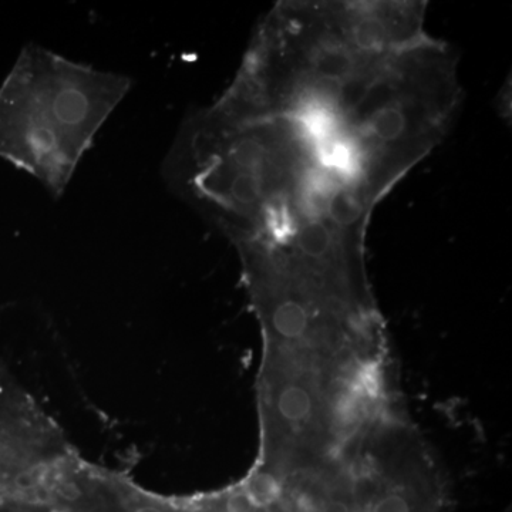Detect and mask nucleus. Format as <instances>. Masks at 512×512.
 I'll return each mask as SVG.
<instances>
[{"label": "nucleus", "mask_w": 512, "mask_h": 512, "mask_svg": "<svg viewBox=\"0 0 512 512\" xmlns=\"http://www.w3.org/2000/svg\"><path fill=\"white\" fill-rule=\"evenodd\" d=\"M423 101L339 70L229 86L178 140V197L237 248L326 269L366 258L377 204L439 146Z\"/></svg>", "instance_id": "f257e3e1"}, {"label": "nucleus", "mask_w": 512, "mask_h": 512, "mask_svg": "<svg viewBox=\"0 0 512 512\" xmlns=\"http://www.w3.org/2000/svg\"><path fill=\"white\" fill-rule=\"evenodd\" d=\"M6 504V495L3 494V491L0 490V510H2L3 507H5Z\"/></svg>", "instance_id": "20e7f679"}, {"label": "nucleus", "mask_w": 512, "mask_h": 512, "mask_svg": "<svg viewBox=\"0 0 512 512\" xmlns=\"http://www.w3.org/2000/svg\"><path fill=\"white\" fill-rule=\"evenodd\" d=\"M130 89L126 76L26 47L0 87V158L62 197Z\"/></svg>", "instance_id": "f03ea898"}, {"label": "nucleus", "mask_w": 512, "mask_h": 512, "mask_svg": "<svg viewBox=\"0 0 512 512\" xmlns=\"http://www.w3.org/2000/svg\"><path fill=\"white\" fill-rule=\"evenodd\" d=\"M133 512H165L163 508L158 507L156 504H140L134 508Z\"/></svg>", "instance_id": "7ed1b4c3"}]
</instances>
